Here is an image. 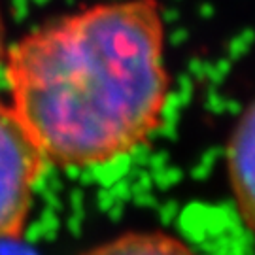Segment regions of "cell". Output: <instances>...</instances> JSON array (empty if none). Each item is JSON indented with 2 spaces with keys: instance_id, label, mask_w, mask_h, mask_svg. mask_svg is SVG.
Masks as SVG:
<instances>
[{
  "instance_id": "3",
  "label": "cell",
  "mask_w": 255,
  "mask_h": 255,
  "mask_svg": "<svg viewBox=\"0 0 255 255\" xmlns=\"http://www.w3.org/2000/svg\"><path fill=\"white\" fill-rule=\"evenodd\" d=\"M229 174L240 214L255 233V101L248 106L231 138Z\"/></svg>"
},
{
  "instance_id": "4",
  "label": "cell",
  "mask_w": 255,
  "mask_h": 255,
  "mask_svg": "<svg viewBox=\"0 0 255 255\" xmlns=\"http://www.w3.org/2000/svg\"><path fill=\"white\" fill-rule=\"evenodd\" d=\"M83 255H195V252L164 233H128Z\"/></svg>"
},
{
  "instance_id": "1",
  "label": "cell",
  "mask_w": 255,
  "mask_h": 255,
  "mask_svg": "<svg viewBox=\"0 0 255 255\" xmlns=\"http://www.w3.org/2000/svg\"><path fill=\"white\" fill-rule=\"evenodd\" d=\"M11 110L46 161L93 166L161 123L168 74L157 0L99 4L19 40L6 70Z\"/></svg>"
},
{
  "instance_id": "2",
  "label": "cell",
  "mask_w": 255,
  "mask_h": 255,
  "mask_svg": "<svg viewBox=\"0 0 255 255\" xmlns=\"http://www.w3.org/2000/svg\"><path fill=\"white\" fill-rule=\"evenodd\" d=\"M46 163L11 106L0 101V238L21 235Z\"/></svg>"
},
{
  "instance_id": "5",
  "label": "cell",
  "mask_w": 255,
  "mask_h": 255,
  "mask_svg": "<svg viewBox=\"0 0 255 255\" xmlns=\"http://www.w3.org/2000/svg\"><path fill=\"white\" fill-rule=\"evenodd\" d=\"M0 255H38L30 246L17 238H0Z\"/></svg>"
},
{
  "instance_id": "6",
  "label": "cell",
  "mask_w": 255,
  "mask_h": 255,
  "mask_svg": "<svg viewBox=\"0 0 255 255\" xmlns=\"http://www.w3.org/2000/svg\"><path fill=\"white\" fill-rule=\"evenodd\" d=\"M4 57V21L0 15V59Z\"/></svg>"
}]
</instances>
